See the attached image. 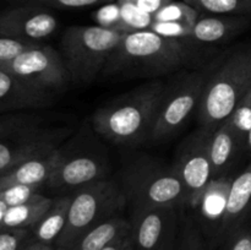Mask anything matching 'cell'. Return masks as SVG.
<instances>
[{
	"label": "cell",
	"instance_id": "52a82bcc",
	"mask_svg": "<svg viewBox=\"0 0 251 250\" xmlns=\"http://www.w3.org/2000/svg\"><path fill=\"white\" fill-rule=\"evenodd\" d=\"M124 34L97 26H70L60 39V54L71 82L90 85L102 74Z\"/></svg>",
	"mask_w": 251,
	"mask_h": 250
},
{
	"label": "cell",
	"instance_id": "83f0119b",
	"mask_svg": "<svg viewBox=\"0 0 251 250\" xmlns=\"http://www.w3.org/2000/svg\"><path fill=\"white\" fill-rule=\"evenodd\" d=\"M117 1L120 6L123 21H124L129 33L150 29L152 22H153V16L152 15L147 14L144 10L137 7L130 0H117Z\"/></svg>",
	"mask_w": 251,
	"mask_h": 250
},
{
	"label": "cell",
	"instance_id": "7402d4cb",
	"mask_svg": "<svg viewBox=\"0 0 251 250\" xmlns=\"http://www.w3.org/2000/svg\"><path fill=\"white\" fill-rule=\"evenodd\" d=\"M53 200L54 199L38 193L32 196L26 202L11 206L7 210L0 228H27V229H31L50 208Z\"/></svg>",
	"mask_w": 251,
	"mask_h": 250
},
{
	"label": "cell",
	"instance_id": "e0dca14e",
	"mask_svg": "<svg viewBox=\"0 0 251 250\" xmlns=\"http://www.w3.org/2000/svg\"><path fill=\"white\" fill-rule=\"evenodd\" d=\"M251 213V163L240 175L233 180L226 206L222 225L218 232V247L223 244L235 230L247 223Z\"/></svg>",
	"mask_w": 251,
	"mask_h": 250
},
{
	"label": "cell",
	"instance_id": "f546056e",
	"mask_svg": "<svg viewBox=\"0 0 251 250\" xmlns=\"http://www.w3.org/2000/svg\"><path fill=\"white\" fill-rule=\"evenodd\" d=\"M38 44L41 43L17 39L14 38V37H9L0 33V66L9 63L12 59L19 56L20 54L38 46Z\"/></svg>",
	"mask_w": 251,
	"mask_h": 250
},
{
	"label": "cell",
	"instance_id": "7c38bea8",
	"mask_svg": "<svg viewBox=\"0 0 251 250\" xmlns=\"http://www.w3.org/2000/svg\"><path fill=\"white\" fill-rule=\"evenodd\" d=\"M107 161L97 152L68 151L60 147L59 161L46 185L49 189L71 194L82 186L107 179Z\"/></svg>",
	"mask_w": 251,
	"mask_h": 250
},
{
	"label": "cell",
	"instance_id": "d6986e66",
	"mask_svg": "<svg viewBox=\"0 0 251 250\" xmlns=\"http://www.w3.org/2000/svg\"><path fill=\"white\" fill-rule=\"evenodd\" d=\"M73 194H64L53 200L46 215L31 228L32 242L53 245L65 227Z\"/></svg>",
	"mask_w": 251,
	"mask_h": 250
},
{
	"label": "cell",
	"instance_id": "ba28073f",
	"mask_svg": "<svg viewBox=\"0 0 251 250\" xmlns=\"http://www.w3.org/2000/svg\"><path fill=\"white\" fill-rule=\"evenodd\" d=\"M205 85L203 71L184 73L166 85L150 139L161 141L171 137L198 110Z\"/></svg>",
	"mask_w": 251,
	"mask_h": 250
},
{
	"label": "cell",
	"instance_id": "9c48e42d",
	"mask_svg": "<svg viewBox=\"0 0 251 250\" xmlns=\"http://www.w3.org/2000/svg\"><path fill=\"white\" fill-rule=\"evenodd\" d=\"M0 69L54 96L73 83L61 54L48 44L41 43L24 51Z\"/></svg>",
	"mask_w": 251,
	"mask_h": 250
},
{
	"label": "cell",
	"instance_id": "d590c367",
	"mask_svg": "<svg viewBox=\"0 0 251 250\" xmlns=\"http://www.w3.org/2000/svg\"><path fill=\"white\" fill-rule=\"evenodd\" d=\"M102 250H135L131 232H130L129 234L124 235V237L119 238V239L114 240V242L110 243L109 245H107V247Z\"/></svg>",
	"mask_w": 251,
	"mask_h": 250
},
{
	"label": "cell",
	"instance_id": "8992f818",
	"mask_svg": "<svg viewBox=\"0 0 251 250\" xmlns=\"http://www.w3.org/2000/svg\"><path fill=\"white\" fill-rule=\"evenodd\" d=\"M63 232L54 250H71L85 233L112 216L119 215L126 203L120 184L103 179L75 190Z\"/></svg>",
	"mask_w": 251,
	"mask_h": 250
},
{
	"label": "cell",
	"instance_id": "f1b7e54d",
	"mask_svg": "<svg viewBox=\"0 0 251 250\" xmlns=\"http://www.w3.org/2000/svg\"><path fill=\"white\" fill-rule=\"evenodd\" d=\"M32 243L31 229L0 228V250H24Z\"/></svg>",
	"mask_w": 251,
	"mask_h": 250
},
{
	"label": "cell",
	"instance_id": "f35d334b",
	"mask_svg": "<svg viewBox=\"0 0 251 250\" xmlns=\"http://www.w3.org/2000/svg\"><path fill=\"white\" fill-rule=\"evenodd\" d=\"M245 146H247V149L251 152V130H250L249 134H248L247 140H245Z\"/></svg>",
	"mask_w": 251,
	"mask_h": 250
},
{
	"label": "cell",
	"instance_id": "277c9868",
	"mask_svg": "<svg viewBox=\"0 0 251 250\" xmlns=\"http://www.w3.org/2000/svg\"><path fill=\"white\" fill-rule=\"evenodd\" d=\"M250 90L251 42L230 48L205 73V85L196 110L200 126L216 129Z\"/></svg>",
	"mask_w": 251,
	"mask_h": 250
},
{
	"label": "cell",
	"instance_id": "836d02e7",
	"mask_svg": "<svg viewBox=\"0 0 251 250\" xmlns=\"http://www.w3.org/2000/svg\"><path fill=\"white\" fill-rule=\"evenodd\" d=\"M221 250H251V225L238 228L222 245Z\"/></svg>",
	"mask_w": 251,
	"mask_h": 250
},
{
	"label": "cell",
	"instance_id": "cb8c5ba5",
	"mask_svg": "<svg viewBox=\"0 0 251 250\" xmlns=\"http://www.w3.org/2000/svg\"><path fill=\"white\" fill-rule=\"evenodd\" d=\"M199 17H200V12L190 4L184 0L183 1L172 0L169 4L164 5L153 15V21L180 22V24L194 26Z\"/></svg>",
	"mask_w": 251,
	"mask_h": 250
},
{
	"label": "cell",
	"instance_id": "8fae6325",
	"mask_svg": "<svg viewBox=\"0 0 251 250\" xmlns=\"http://www.w3.org/2000/svg\"><path fill=\"white\" fill-rule=\"evenodd\" d=\"M130 225L135 250H176L181 225L180 208H132Z\"/></svg>",
	"mask_w": 251,
	"mask_h": 250
},
{
	"label": "cell",
	"instance_id": "30bf717a",
	"mask_svg": "<svg viewBox=\"0 0 251 250\" xmlns=\"http://www.w3.org/2000/svg\"><path fill=\"white\" fill-rule=\"evenodd\" d=\"M213 130L200 126L189 134L179 145L173 163L188 193V205L194 210L207 184L213 179L210 158V139Z\"/></svg>",
	"mask_w": 251,
	"mask_h": 250
},
{
	"label": "cell",
	"instance_id": "5b68a950",
	"mask_svg": "<svg viewBox=\"0 0 251 250\" xmlns=\"http://www.w3.org/2000/svg\"><path fill=\"white\" fill-rule=\"evenodd\" d=\"M125 199L132 208L188 205V193L173 166L142 158L125 167L122 184Z\"/></svg>",
	"mask_w": 251,
	"mask_h": 250
},
{
	"label": "cell",
	"instance_id": "484cf974",
	"mask_svg": "<svg viewBox=\"0 0 251 250\" xmlns=\"http://www.w3.org/2000/svg\"><path fill=\"white\" fill-rule=\"evenodd\" d=\"M205 238L193 216L181 215L180 234L176 250H206Z\"/></svg>",
	"mask_w": 251,
	"mask_h": 250
},
{
	"label": "cell",
	"instance_id": "d4e9b609",
	"mask_svg": "<svg viewBox=\"0 0 251 250\" xmlns=\"http://www.w3.org/2000/svg\"><path fill=\"white\" fill-rule=\"evenodd\" d=\"M225 122L235 132L242 144L245 145V140L251 130V90L244 97L240 98L233 112Z\"/></svg>",
	"mask_w": 251,
	"mask_h": 250
},
{
	"label": "cell",
	"instance_id": "44dd1931",
	"mask_svg": "<svg viewBox=\"0 0 251 250\" xmlns=\"http://www.w3.org/2000/svg\"><path fill=\"white\" fill-rule=\"evenodd\" d=\"M130 232V220H126L119 213L107 218L85 233L71 250H102L110 243L129 234Z\"/></svg>",
	"mask_w": 251,
	"mask_h": 250
},
{
	"label": "cell",
	"instance_id": "4fadbf2b",
	"mask_svg": "<svg viewBox=\"0 0 251 250\" xmlns=\"http://www.w3.org/2000/svg\"><path fill=\"white\" fill-rule=\"evenodd\" d=\"M59 28V21L48 7L34 4H17L0 11V33L42 43Z\"/></svg>",
	"mask_w": 251,
	"mask_h": 250
},
{
	"label": "cell",
	"instance_id": "8d00e7d4",
	"mask_svg": "<svg viewBox=\"0 0 251 250\" xmlns=\"http://www.w3.org/2000/svg\"><path fill=\"white\" fill-rule=\"evenodd\" d=\"M24 250H54V247L53 245H47V244H42V243L32 242L29 243Z\"/></svg>",
	"mask_w": 251,
	"mask_h": 250
},
{
	"label": "cell",
	"instance_id": "ac0fdd59",
	"mask_svg": "<svg viewBox=\"0 0 251 250\" xmlns=\"http://www.w3.org/2000/svg\"><path fill=\"white\" fill-rule=\"evenodd\" d=\"M60 149L46 156L34 157L0 174V190L11 185H42L50 178L59 161Z\"/></svg>",
	"mask_w": 251,
	"mask_h": 250
},
{
	"label": "cell",
	"instance_id": "7a4b0ae2",
	"mask_svg": "<svg viewBox=\"0 0 251 250\" xmlns=\"http://www.w3.org/2000/svg\"><path fill=\"white\" fill-rule=\"evenodd\" d=\"M164 90L162 81H151L109 100L93 113V130L122 146L145 141L151 136Z\"/></svg>",
	"mask_w": 251,
	"mask_h": 250
},
{
	"label": "cell",
	"instance_id": "603a6c76",
	"mask_svg": "<svg viewBox=\"0 0 251 250\" xmlns=\"http://www.w3.org/2000/svg\"><path fill=\"white\" fill-rule=\"evenodd\" d=\"M200 14L233 15L251 19V0H184Z\"/></svg>",
	"mask_w": 251,
	"mask_h": 250
},
{
	"label": "cell",
	"instance_id": "2e32d148",
	"mask_svg": "<svg viewBox=\"0 0 251 250\" xmlns=\"http://www.w3.org/2000/svg\"><path fill=\"white\" fill-rule=\"evenodd\" d=\"M251 26V19L233 15L200 14V17L193 26L188 43L201 46H216L227 43L228 41L243 33Z\"/></svg>",
	"mask_w": 251,
	"mask_h": 250
},
{
	"label": "cell",
	"instance_id": "1f68e13d",
	"mask_svg": "<svg viewBox=\"0 0 251 250\" xmlns=\"http://www.w3.org/2000/svg\"><path fill=\"white\" fill-rule=\"evenodd\" d=\"M42 185H11L0 190V200L9 207L28 201L36 194L41 193Z\"/></svg>",
	"mask_w": 251,
	"mask_h": 250
},
{
	"label": "cell",
	"instance_id": "ffe728a7",
	"mask_svg": "<svg viewBox=\"0 0 251 250\" xmlns=\"http://www.w3.org/2000/svg\"><path fill=\"white\" fill-rule=\"evenodd\" d=\"M243 144L226 122L213 130L210 139V158L213 178L225 175Z\"/></svg>",
	"mask_w": 251,
	"mask_h": 250
},
{
	"label": "cell",
	"instance_id": "4316f807",
	"mask_svg": "<svg viewBox=\"0 0 251 250\" xmlns=\"http://www.w3.org/2000/svg\"><path fill=\"white\" fill-rule=\"evenodd\" d=\"M92 19L95 20L97 26L103 27V28L112 29L123 34L129 33L123 21L122 11H120V6L117 0L100 5L97 10L92 12Z\"/></svg>",
	"mask_w": 251,
	"mask_h": 250
},
{
	"label": "cell",
	"instance_id": "d6a6232c",
	"mask_svg": "<svg viewBox=\"0 0 251 250\" xmlns=\"http://www.w3.org/2000/svg\"><path fill=\"white\" fill-rule=\"evenodd\" d=\"M152 32L159 34L162 37L172 39H178L181 42H188L190 38L191 31H193V26L189 25L180 24V22H163V21H153L151 27H150Z\"/></svg>",
	"mask_w": 251,
	"mask_h": 250
},
{
	"label": "cell",
	"instance_id": "6da1fadb",
	"mask_svg": "<svg viewBox=\"0 0 251 250\" xmlns=\"http://www.w3.org/2000/svg\"><path fill=\"white\" fill-rule=\"evenodd\" d=\"M191 51L186 43L162 37L151 29L124 34L100 75L105 77H154L188 65Z\"/></svg>",
	"mask_w": 251,
	"mask_h": 250
},
{
	"label": "cell",
	"instance_id": "e575fe53",
	"mask_svg": "<svg viewBox=\"0 0 251 250\" xmlns=\"http://www.w3.org/2000/svg\"><path fill=\"white\" fill-rule=\"evenodd\" d=\"M130 1L134 2L137 7L144 10L145 12L153 16L159 9H162L164 5L169 4L172 0H130Z\"/></svg>",
	"mask_w": 251,
	"mask_h": 250
},
{
	"label": "cell",
	"instance_id": "3957f363",
	"mask_svg": "<svg viewBox=\"0 0 251 250\" xmlns=\"http://www.w3.org/2000/svg\"><path fill=\"white\" fill-rule=\"evenodd\" d=\"M73 131V125L58 114L31 110L0 114V174L22 162L56 151Z\"/></svg>",
	"mask_w": 251,
	"mask_h": 250
},
{
	"label": "cell",
	"instance_id": "74e56055",
	"mask_svg": "<svg viewBox=\"0 0 251 250\" xmlns=\"http://www.w3.org/2000/svg\"><path fill=\"white\" fill-rule=\"evenodd\" d=\"M7 210H9V206H7L4 201L0 200V227H1V223L2 221H4Z\"/></svg>",
	"mask_w": 251,
	"mask_h": 250
},
{
	"label": "cell",
	"instance_id": "9a60e30c",
	"mask_svg": "<svg viewBox=\"0 0 251 250\" xmlns=\"http://www.w3.org/2000/svg\"><path fill=\"white\" fill-rule=\"evenodd\" d=\"M55 98L0 69V114L42 109L53 104Z\"/></svg>",
	"mask_w": 251,
	"mask_h": 250
},
{
	"label": "cell",
	"instance_id": "5bb4252c",
	"mask_svg": "<svg viewBox=\"0 0 251 250\" xmlns=\"http://www.w3.org/2000/svg\"><path fill=\"white\" fill-rule=\"evenodd\" d=\"M233 180L234 178L227 175L211 179L195 208L198 216L194 218L205 238L207 249L218 247V232L222 225Z\"/></svg>",
	"mask_w": 251,
	"mask_h": 250
},
{
	"label": "cell",
	"instance_id": "4dcf8cb0",
	"mask_svg": "<svg viewBox=\"0 0 251 250\" xmlns=\"http://www.w3.org/2000/svg\"><path fill=\"white\" fill-rule=\"evenodd\" d=\"M16 4H34L54 9H81V7L100 6L115 0H6Z\"/></svg>",
	"mask_w": 251,
	"mask_h": 250
}]
</instances>
